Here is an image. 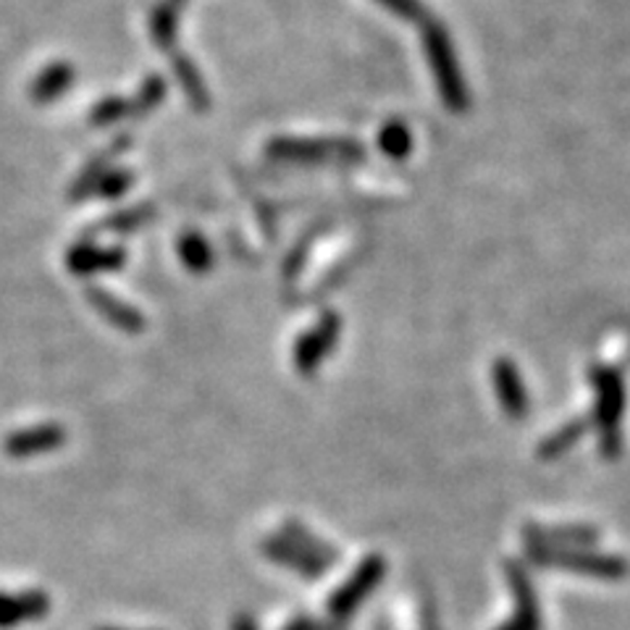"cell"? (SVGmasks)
Wrapping results in <instances>:
<instances>
[{"mask_svg": "<svg viewBox=\"0 0 630 630\" xmlns=\"http://www.w3.org/2000/svg\"><path fill=\"white\" fill-rule=\"evenodd\" d=\"M339 331V320L329 315V318L324 320V326H320L318 331L307 333L305 339H302L300 346H298V365L300 370H311L313 365L320 363V357L326 355V350L333 344V337H337Z\"/></svg>", "mask_w": 630, "mask_h": 630, "instance_id": "2", "label": "cell"}, {"mask_svg": "<svg viewBox=\"0 0 630 630\" xmlns=\"http://www.w3.org/2000/svg\"><path fill=\"white\" fill-rule=\"evenodd\" d=\"M270 153L281 158H294V161H320V158L339 155V144H324V142H276Z\"/></svg>", "mask_w": 630, "mask_h": 630, "instance_id": "5", "label": "cell"}, {"mask_svg": "<svg viewBox=\"0 0 630 630\" xmlns=\"http://www.w3.org/2000/svg\"><path fill=\"white\" fill-rule=\"evenodd\" d=\"M90 300L94 302V307H100V311L109 315L113 324L122 326V329H140L142 326V318L135 311H131V307H126V305H122V302L111 300L109 294H103L100 289H92Z\"/></svg>", "mask_w": 630, "mask_h": 630, "instance_id": "7", "label": "cell"}, {"mask_svg": "<svg viewBox=\"0 0 630 630\" xmlns=\"http://www.w3.org/2000/svg\"><path fill=\"white\" fill-rule=\"evenodd\" d=\"M124 255L118 250H94V248H77L68 257L72 268L77 274H87V270L94 268H116L122 266Z\"/></svg>", "mask_w": 630, "mask_h": 630, "instance_id": "4", "label": "cell"}, {"mask_svg": "<svg viewBox=\"0 0 630 630\" xmlns=\"http://www.w3.org/2000/svg\"><path fill=\"white\" fill-rule=\"evenodd\" d=\"M381 144H383V150H387V153L402 155V153H405V148H407L405 131H402L396 124H392V126H389V129H383Z\"/></svg>", "mask_w": 630, "mask_h": 630, "instance_id": "9", "label": "cell"}, {"mask_svg": "<svg viewBox=\"0 0 630 630\" xmlns=\"http://www.w3.org/2000/svg\"><path fill=\"white\" fill-rule=\"evenodd\" d=\"M124 185H129V176L111 174L109 179L103 181V189H100V192H103V194H118V192H122Z\"/></svg>", "mask_w": 630, "mask_h": 630, "instance_id": "10", "label": "cell"}, {"mask_svg": "<svg viewBox=\"0 0 630 630\" xmlns=\"http://www.w3.org/2000/svg\"><path fill=\"white\" fill-rule=\"evenodd\" d=\"M381 3H387L389 9H394V11H410L407 0H381Z\"/></svg>", "mask_w": 630, "mask_h": 630, "instance_id": "11", "label": "cell"}, {"mask_svg": "<svg viewBox=\"0 0 630 630\" xmlns=\"http://www.w3.org/2000/svg\"><path fill=\"white\" fill-rule=\"evenodd\" d=\"M72 68L68 66H50L48 72H42L40 77H37L35 81V90H32V94H35L37 100H53V98H59V94L66 90L68 85H72Z\"/></svg>", "mask_w": 630, "mask_h": 630, "instance_id": "6", "label": "cell"}, {"mask_svg": "<svg viewBox=\"0 0 630 630\" xmlns=\"http://www.w3.org/2000/svg\"><path fill=\"white\" fill-rule=\"evenodd\" d=\"M63 431L55 426H40V428H29V431H18L9 439L5 450L14 457H29V455H40V452L55 450L61 444Z\"/></svg>", "mask_w": 630, "mask_h": 630, "instance_id": "1", "label": "cell"}, {"mask_svg": "<svg viewBox=\"0 0 630 630\" xmlns=\"http://www.w3.org/2000/svg\"><path fill=\"white\" fill-rule=\"evenodd\" d=\"M48 598L42 594H24V596H0V626H16L27 622L32 617L46 615Z\"/></svg>", "mask_w": 630, "mask_h": 630, "instance_id": "3", "label": "cell"}, {"mask_svg": "<svg viewBox=\"0 0 630 630\" xmlns=\"http://www.w3.org/2000/svg\"><path fill=\"white\" fill-rule=\"evenodd\" d=\"M179 250H181V261H185L189 268L203 270L207 268V263H211V252H207V244L200 237L189 235L187 239H181Z\"/></svg>", "mask_w": 630, "mask_h": 630, "instance_id": "8", "label": "cell"}]
</instances>
